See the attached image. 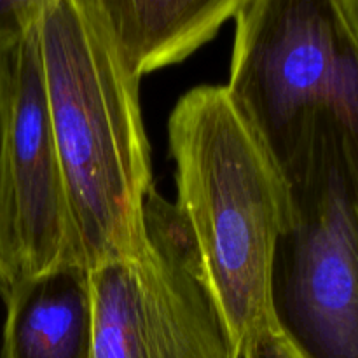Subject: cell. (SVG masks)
<instances>
[{
    "label": "cell",
    "mask_w": 358,
    "mask_h": 358,
    "mask_svg": "<svg viewBox=\"0 0 358 358\" xmlns=\"http://www.w3.org/2000/svg\"><path fill=\"white\" fill-rule=\"evenodd\" d=\"M35 23L77 261L93 269L140 257L154 191L140 79L96 0H38Z\"/></svg>",
    "instance_id": "1"
},
{
    "label": "cell",
    "mask_w": 358,
    "mask_h": 358,
    "mask_svg": "<svg viewBox=\"0 0 358 358\" xmlns=\"http://www.w3.org/2000/svg\"><path fill=\"white\" fill-rule=\"evenodd\" d=\"M175 212L238 357L276 338L269 301L273 255L292 215L282 170L226 86H199L168 119Z\"/></svg>",
    "instance_id": "2"
},
{
    "label": "cell",
    "mask_w": 358,
    "mask_h": 358,
    "mask_svg": "<svg viewBox=\"0 0 358 358\" xmlns=\"http://www.w3.org/2000/svg\"><path fill=\"white\" fill-rule=\"evenodd\" d=\"M292 215L269 301L285 358H358V121L322 112L282 168Z\"/></svg>",
    "instance_id": "3"
},
{
    "label": "cell",
    "mask_w": 358,
    "mask_h": 358,
    "mask_svg": "<svg viewBox=\"0 0 358 358\" xmlns=\"http://www.w3.org/2000/svg\"><path fill=\"white\" fill-rule=\"evenodd\" d=\"M226 90L282 170L322 112L358 121V38L338 0H241Z\"/></svg>",
    "instance_id": "4"
},
{
    "label": "cell",
    "mask_w": 358,
    "mask_h": 358,
    "mask_svg": "<svg viewBox=\"0 0 358 358\" xmlns=\"http://www.w3.org/2000/svg\"><path fill=\"white\" fill-rule=\"evenodd\" d=\"M145 254L91 269V358H240L175 206L152 191Z\"/></svg>",
    "instance_id": "5"
},
{
    "label": "cell",
    "mask_w": 358,
    "mask_h": 358,
    "mask_svg": "<svg viewBox=\"0 0 358 358\" xmlns=\"http://www.w3.org/2000/svg\"><path fill=\"white\" fill-rule=\"evenodd\" d=\"M37 9L38 0L13 37L7 76V198L17 280L59 264H79L49 119Z\"/></svg>",
    "instance_id": "6"
},
{
    "label": "cell",
    "mask_w": 358,
    "mask_h": 358,
    "mask_svg": "<svg viewBox=\"0 0 358 358\" xmlns=\"http://www.w3.org/2000/svg\"><path fill=\"white\" fill-rule=\"evenodd\" d=\"M2 299L0 358H91V269L59 264L20 278Z\"/></svg>",
    "instance_id": "7"
},
{
    "label": "cell",
    "mask_w": 358,
    "mask_h": 358,
    "mask_svg": "<svg viewBox=\"0 0 358 358\" xmlns=\"http://www.w3.org/2000/svg\"><path fill=\"white\" fill-rule=\"evenodd\" d=\"M133 76L175 65L212 41L241 0H96Z\"/></svg>",
    "instance_id": "8"
},
{
    "label": "cell",
    "mask_w": 358,
    "mask_h": 358,
    "mask_svg": "<svg viewBox=\"0 0 358 358\" xmlns=\"http://www.w3.org/2000/svg\"><path fill=\"white\" fill-rule=\"evenodd\" d=\"M31 13H34V10H31ZM21 24H17V27L14 28H7V30H0V297L6 296V294L10 290V287H13L17 280L16 262H14L13 234H10L9 198H7L6 133H7V76H9V51H10V42H13V37L16 35V31L20 30Z\"/></svg>",
    "instance_id": "9"
},
{
    "label": "cell",
    "mask_w": 358,
    "mask_h": 358,
    "mask_svg": "<svg viewBox=\"0 0 358 358\" xmlns=\"http://www.w3.org/2000/svg\"><path fill=\"white\" fill-rule=\"evenodd\" d=\"M37 6V0H0V30L23 23Z\"/></svg>",
    "instance_id": "10"
},
{
    "label": "cell",
    "mask_w": 358,
    "mask_h": 358,
    "mask_svg": "<svg viewBox=\"0 0 358 358\" xmlns=\"http://www.w3.org/2000/svg\"><path fill=\"white\" fill-rule=\"evenodd\" d=\"M338 3L341 7L348 24L352 27L353 34L358 38V0H338Z\"/></svg>",
    "instance_id": "11"
},
{
    "label": "cell",
    "mask_w": 358,
    "mask_h": 358,
    "mask_svg": "<svg viewBox=\"0 0 358 358\" xmlns=\"http://www.w3.org/2000/svg\"><path fill=\"white\" fill-rule=\"evenodd\" d=\"M255 358H285L283 357L282 350H280L278 343L273 339V341L266 343L264 346H262L261 350H259V353L255 355Z\"/></svg>",
    "instance_id": "12"
}]
</instances>
